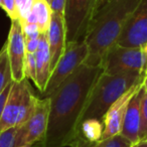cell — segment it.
<instances>
[{
    "mask_svg": "<svg viewBox=\"0 0 147 147\" xmlns=\"http://www.w3.org/2000/svg\"><path fill=\"white\" fill-rule=\"evenodd\" d=\"M37 99L27 79L20 82L13 81L0 120V132L24 125L34 111Z\"/></svg>",
    "mask_w": 147,
    "mask_h": 147,
    "instance_id": "cell-4",
    "label": "cell"
},
{
    "mask_svg": "<svg viewBox=\"0 0 147 147\" xmlns=\"http://www.w3.org/2000/svg\"><path fill=\"white\" fill-rule=\"evenodd\" d=\"M47 38L51 57V71L63 55L65 49V29L63 15L53 12Z\"/></svg>",
    "mask_w": 147,
    "mask_h": 147,
    "instance_id": "cell-13",
    "label": "cell"
},
{
    "mask_svg": "<svg viewBox=\"0 0 147 147\" xmlns=\"http://www.w3.org/2000/svg\"><path fill=\"white\" fill-rule=\"evenodd\" d=\"M139 141H147V93L143 91L140 106Z\"/></svg>",
    "mask_w": 147,
    "mask_h": 147,
    "instance_id": "cell-19",
    "label": "cell"
},
{
    "mask_svg": "<svg viewBox=\"0 0 147 147\" xmlns=\"http://www.w3.org/2000/svg\"><path fill=\"white\" fill-rule=\"evenodd\" d=\"M143 87H141L131 98L125 113L122 129L120 134L128 139L133 145L139 142V128H140V106L143 94Z\"/></svg>",
    "mask_w": 147,
    "mask_h": 147,
    "instance_id": "cell-12",
    "label": "cell"
},
{
    "mask_svg": "<svg viewBox=\"0 0 147 147\" xmlns=\"http://www.w3.org/2000/svg\"><path fill=\"white\" fill-rule=\"evenodd\" d=\"M1 8L6 12L8 17L11 20L14 19H18V15H17L16 10V4H15V0H3L2 6Z\"/></svg>",
    "mask_w": 147,
    "mask_h": 147,
    "instance_id": "cell-24",
    "label": "cell"
},
{
    "mask_svg": "<svg viewBox=\"0 0 147 147\" xmlns=\"http://www.w3.org/2000/svg\"><path fill=\"white\" fill-rule=\"evenodd\" d=\"M24 77L25 79L32 80L33 83H36V59L35 53H26L24 63Z\"/></svg>",
    "mask_w": 147,
    "mask_h": 147,
    "instance_id": "cell-20",
    "label": "cell"
},
{
    "mask_svg": "<svg viewBox=\"0 0 147 147\" xmlns=\"http://www.w3.org/2000/svg\"><path fill=\"white\" fill-rule=\"evenodd\" d=\"M39 37L35 39H26L25 40V51L29 53H35L38 49Z\"/></svg>",
    "mask_w": 147,
    "mask_h": 147,
    "instance_id": "cell-26",
    "label": "cell"
},
{
    "mask_svg": "<svg viewBox=\"0 0 147 147\" xmlns=\"http://www.w3.org/2000/svg\"><path fill=\"white\" fill-rule=\"evenodd\" d=\"M47 2L49 3V5H51V0H47Z\"/></svg>",
    "mask_w": 147,
    "mask_h": 147,
    "instance_id": "cell-35",
    "label": "cell"
},
{
    "mask_svg": "<svg viewBox=\"0 0 147 147\" xmlns=\"http://www.w3.org/2000/svg\"><path fill=\"white\" fill-rule=\"evenodd\" d=\"M36 83L35 86L42 94L49 80L51 74V57L47 42V33H40L39 35V45L36 53Z\"/></svg>",
    "mask_w": 147,
    "mask_h": 147,
    "instance_id": "cell-14",
    "label": "cell"
},
{
    "mask_svg": "<svg viewBox=\"0 0 147 147\" xmlns=\"http://www.w3.org/2000/svg\"><path fill=\"white\" fill-rule=\"evenodd\" d=\"M140 0H113L94 13L85 41L89 55L84 63L100 67L109 49L116 45L125 21Z\"/></svg>",
    "mask_w": 147,
    "mask_h": 147,
    "instance_id": "cell-2",
    "label": "cell"
},
{
    "mask_svg": "<svg viewBox=\"0 0 147 147\" xmlns=\"http://www.w3.org/2000/svg\"><path fill=\"white\" fill-rule=\"evenodd\" d=\"M51 16H53V10L47 0H34L31 13L25 21L35 23L38 26L40 33H47L51 24Z\"/></svg>",
    "mask_w": 147,
    "mask_h": 147,
    "instance_id": "cell-15",
    "label": "cell"
},
{
    "mask_svg": "<svg viewBox=\"0 0 147 147\" xmlns=\"http://www.w3.org/2000/svg\"><path fill=\"white\" fill-rule=\"evenodd\" d=\"M81 145V144H80ZM133 144L121 134L115 135L105 140H101L95 144H91L89 147H132Z\"/></svg>",
    "mask_w": 147,
    "mask_h": 147,
    "instance_id": "cell-18",
    "label": "cell"
},
{
    "mask_svg": "<svg viewBox=\"0 0 147 147\" xmlns=\"http://www.w3.org/2000/svg\"><path fill=\"white\" fill-rule=\"evenodd\" d=\"M12 83H10V84H9L8 86L5 88V90L3 91L1 94H0V120H1V117H2L3 110H4L5 104H6L7 97H8L9 92H10V90H11V87H12Z\"/></svg>",
    "mask_w": 147,
    "mask_h": 147,
    "instance_id": "cell-25",
    "label": "cell"
},
{
    "mask_svg": "<svg viewBox=\"0 0 147 147\" xmlns=\"http://www.w3.org/2000/svg\"><path fill=\"white\" fill-rule=\"evenodd\" d=\"M71 147H81V145H80V141H79V140H77L76 142L74 143V144L71 145Z\"/></svg>",
    "mask_w": 147,
    "mask_h": 147,
    "instance_id": "cell-32",
    "label": "cell"
},
{
    "mask_svg": "<svg viewBox=\"0 0 147 147\" xmlns=\"http://www.w3.org/2000/svg\"><path fill=\"white\" fill-rule=\"evenodd\" d=\"M97 0H65L63 20L65 45L85 40Z\"/></svg>",
    "mask_w": 147,
    "mask_h": 147,
    "instance_id": "cell-5",
    "label": "cell"
},
{
    "mask_svg": "<svg viewBox=\"0 0 147 147\" xmlns=\"http://www.w3.org/2000/svg\"><path fill=\"white\" fill-rule=\"evenodd\" d=\"M103 73L118 75L125 73L141 74L143 57L141 49L123 47L114 45L107 51L101 61Z\"/></svg>",
    "mask_w": 147,
    "mask_h": 147,
    "instance_id": "cell-7",
    "label": "cell"
},
{
    "mask_svg": "<svg viewBox=\"0 0 147 147\" xmlns=\"http://www.w3.org/2000/svg\"><path fill=\"white\" fill-rule=\"evenodd\" d=\"M147 43V0H140L125 21L116 45L141 49Z\"/></svg>",
    "mask_w": 147,
    "mask_h": 147,
    "instance_id": "cell-8",
    "label": "cell"
},
{
    "mask_svg": "<svg viewBox=\"0 0 147 147\" xmlns=\"http://www.w3.org/2000/svg\"><path fill=\"white\" fill-rule=\"evenodd\" d=\"M113 0H97V3H96V8H95V12L97 10H99L100 8H102L104 5H106L107 3L111 2Z\"/></svg>",
    "mask_w": 147,
    "mask_h": 147,
    "instance_id": "cell-29",
    "label": "cell"
},
{
    "mask_svg": "<svg viewBox=\"0 0 147 147\" xmlns=\"http://www.w3.org/2000/svg\"><path fill=\"white\" fill-rule=\"evenodd\" d=\"M141 51H142V57H143V67L140 74V79L143 82L145 76L147 75V43L141 47Z\"/></svg>",
    "mask_w": 147,
    "mask_h": 147,
    "instance_id": "cell-28",
    "label": "cell"
},
{
    "mask_svg": "<svg viewBox=\"0 0 147 147\" xmlns=\"http://www.w3.org/2000/svg\"><path fill=\"white\" fill-rule=\"evenodd\" d=\"M21 22V21H20ZM21 27H22V33L24 39H35L38 38L40 35V31L37 26V24L35 23H30V22H21Z\"/></svg>",
    "mask_w": 147,
    "mask_h": 147,
    "instance_id": "cell-23",
    "label": "cell"
},
{
    "mask_svg": "<svg viewBox=\"0 0 147 147\" xmlns=\"http://www.w3.org/2000/svg\"><path fill=\"white\" fill-rule=\"evenodd\" d=\"M12 82L13 79L8 55H7L6 45H4L0 51V94Z\"/></svg>",
    "mask_w": 147,
    "mask_h": 147,
    "instance_id": "cell-17",
    "label": "cell"
},
{
    "mask_svg": "<svg viewBox=\"0 0 147 147\" xmlns=\"http://www.w3.org/2000/svg\"><path fill=\"white\" fill-rule=\"evenodd\" d=\"M103 123L102 121L96 119H88L81 123L79 138L82 137V140L90 144H95L102 139ZM81 140V139H80Z\"/></svg>",
    "mask_w": 147,
    "mask_h": 147,
    "instance_id": "cell-16",
    "label": "cell"
},
{
    "mask_svg": "<svg viewBox=\"0 0 147 147\" xmlns=\"http://www.w3.org/2000/svg\"><path fill=\"white\" fill-rule=\"evenodd\" d=\"M5 45L11 67L12 79L14 82H20L25 79L24 63L26 51H25V39L19 19L11 20V26Z\"/></svg>",
    "mask_w": 147,
    "mask_h": 147,
    "instance_id": "cell-10",
    "label": "cell"
},
{
    "mask_svg": "<svg viewBox=\"0 0 147 147\" xmlns=\"http://www.w3.org/2000/svg\"><path fill=\"white\" fill-rule=\"evenodd\" d=\"M33 3H34V0H15L17 15L21 22L28 18L29 14L31 13Z\"/></svg>",
    "mask_w": 147,
    "mask_h": 147,
    "instance_id": "cell-21",
    "label": "cell"
},
{
    "mask_svg": "<svg viewBox=\"0 0 147 147\" xmlns=\"http://www.w3.org/2000/svg\"><path fill=\"white\" fill-rule=\"evenodd\" d=\"M49 114V99L38 98L32 115L24 125L18 128L14 147L41 142L47 132Z\"/></svg>",
    "mask_w": 147,
    "mask_h": 147,
    "instance_id": "cell-9",
    "label": "cell"
},
{
    "mask_svg": "<svg viewBox=\"0 0 147 147\" xmlns=\"http://www.w3.org/2000/svg\"><path fill=\"white\" fill-rule=\"evenodd\" d=\"M88 55V47L85 40L65 45V51L51 71L45 92L41 94L42 98H49L59 85L86 61Z\"/></svg>",
    "mask_w": 147,
    "mask_h": 147,
    "instance_id": "cell-6",
    "label": "cell"
},
{
    "mask_svg": "<svg viewBox=\"0 0 147 147\" xmlns=\"http://www.w3.org/2000/svg\"><path fill=\"white\" fill-rule=\"evenodd\" d=\"M2 2H3V0H0V7L2 6Z\"/></svg>",
    "mask_w": 147,
    "mask_h": 147,
    "instance_id": "cell-33",
    "label": "cell"
},
{
    "mask_svg": "<svg viewBox=\"0 0 147 147\" xmlns=\"http://www.w3.org/2000/svg\"><path fill=\"white\" fill-rule=\"evenodd\" d=\"M102 73L101 67L83 63L49 97V122L39 147L71 146L79 140L89 95Z\"/></svg>",
    "mask_w": 147,
    "mask_h": 147,
    "instance_id": "cell-1",
    "label": "cell"
},
{
    "mask_svg": "<svg viewBox=\"0 0 147 147\" xmlns=\"http://www.w3.org/2000/svg\"><path fill=\"white\" fill-rule=\"evenodd\" d=\"M18 147H30V146H28V145H22V146H18Z\"/></svg>",
    "mask_w": 147,
    "mask_h": 147,
    "instance_id": "cell-34",
    "label": "cell"
},
{
    "mask_svg": "<svg viewBox=\"0 0 147 147\" xmlns=\"http://www.w3.org/2000/svg\"><path fill=\"white\" fill-rule=\"evenodd\" d=\"M18 128L19 127H12L0 132V147H14Z\"/></svg>",
    "mask_w": 147,
    "mask_h": 147,
    "instance_id": "cell-22",
    "label": "cell"
},
{
    "mask_svg": "<svg viewBox=\"0 0 147 147\" xmlns=\"http://www.w3.org/2000/svg\"><path fill=\"white\" fill-rule=\"evenodd\" d=\"M134 147H147V141H139L134 145Z\"/></svg>",
    "mask_w": 147,
    "mask_h": 147,
    "instance_id": "cell-30",
    "label": "cell"
},
{
    "mask_svg": "<svg viewBox=\"0 0 147 147\" xmlns=\"http://www.w3.org/2000/svg\"><path fill=\"white\" fill-rule=\"evenodd\" d=\"M132 147H134V145H133V146H132Z\"/></svg>",
    "mask_w": 147,
    "mask_h": 147,
    "instance_id": "cell-36",
    "label": "cell"
},
{
    "mask_svg": "<svg viewBox=\"0 0 147 147\" xmlns=\"http://www.w3.org/2000/svg\"><path fill=\"white\" fill-rule=\"evenodd\" d=\"M142 87H143V89H144L145 92L147 93V75L145 76L144 80H143V82H142Z\"/></svg>",
    "mask_w": 147,
    "mask_h": 147,
    "instance_id": "cell-31",
    "label": "cell"
},
{
    "mask_svg": "<svg viewBox=\"0 0 147 147\" xmlns=\"http://www.w3.org/2000/svg\"><path fill=\"white\" fill-rule=\"evenodd\" d=\"M142 87V83H138L133 86L128 92L121 96L112 106L109 108L107 113L102 119L103 123V134L101 140H105L115 135L120 134L122 129L123 120H124L126 109L133 95Z\"/></svg>",
    "mask_w": 147,
    "mask_h": 147,
    "instance_id": "cell-11",
    "label": "cell"
},
{
    "mask_svg": "<svg viewBox=\"0 0 147 147\" xmlns=\"http://www.w3.org/2000/svg\"><path fill=\"white\" fill-rule=\"evenodd\" d=\"M138 83H142L140 74L138 73L118 75L102 73L89 95L88 102L83 113L82 122L88 119L102 121L109 108Z\"/></svg>",
    "mask_w": 147,
    "mask_h": 147,
    "instance_id": "cell-3",
    "label": "cell"
},
{
    "mask_svg": "<svg viewBox=\"0 0 147 147\" xmlns=\"http://www.w3.org/2000/svg\"><path fill=\"white\" fill-rule=\"evenodd\" d=\"M65 0H51V8L53 12L59 13L63 15V9H65Z\"/></svg>",
    "mask_w": 147,
    "mask_h": 147,
    "instance_id": "cell-27",
    "label": "cell"
}]
</instances>
